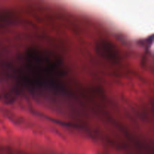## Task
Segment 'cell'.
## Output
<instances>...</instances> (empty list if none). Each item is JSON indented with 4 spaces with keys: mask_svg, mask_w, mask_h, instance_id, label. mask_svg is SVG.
<instances>
[{
    "mask_svg": "<svg viewBox=\"0 0 154 154\" xmlns=\"http://www.w3.org/2000/svg\"><path fill=\"white\" fill-rule=\"evenodd\" d=\"M22 76L32 87H54L64 75V64L54 51L47 48L27 50L22 58Z\"/></svg>",
    "mask_w": 154,
    "mask_h": 154,
    "instance_id": "1",
    "label": "cell"
}]
</instances>
